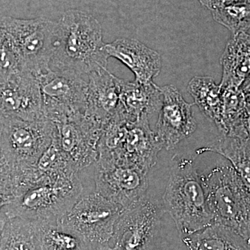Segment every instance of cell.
Returning a JSON list of instances; mask_svg holds the SVG:
<instances>
[{"label": "cell", "instance_id": "obj_27", "mask_svg": "<svg viewBox=\"0 0 250 250\" xmlns=\"http://www.w3.org/2000/svg\"><path fill=\"white\" fill-rule=\"evenodd\" d=\"M23 71L21 60L6 31L0 27V82Z\"/></svg>", "mask_w": 250, "mask_h": 250}, {"label": "cell", "instance_id": "obj_25", "mask_svg": "<svg viewBox=\"0 0 250 250\" xmlns=\"http://www.w3.org/2000/svg\"><path fill=\"white\" fill-rule=\"evenodd\" d=\"M35 166L41 177L56 178L72 177L80 173L62 152L54 139Z\"/></svg>", "mask_w": 250, "mask_h": 250}, {"label": "cell", "instance_id": "obj_4", "mask_svg": "<svg viewBox=\"0 0 250 250\" xmlns=\"http://www.w3.org/2000/svg\"><path fill=\"white\" fill-rule=\"evenodd\" d=\"M83 190L80 173L72 177H42L15 197L3 210L9 218L60 220L78 200Z\"/></svg>", "mask_w": 250, "mask_h": 250}, {"label": "cell", "instance_id": "obj_15", "mask_svg": "<svg viewBox=\"0 0 250 250\" xmlns=\"http://www.w3.org/2000/svg\"><path fill=\"white\" fill-rule=\"evenodd\" d=\"M88 77L85 113L104 127L118 111L123 80L107 68L92 72Z\"/></svg>", "mask_w": 250, "mask_h": 250}, {"label": "cell", "instance_id": "obj_34", "mask_svg": "<svg viewBox=\"0 0 250 250\" xmlns=\"http://www.w3.org/2000/svg\"><path fill=\"white\" fill-rule=\"evenodd\" d=\"M202 6L207 7V9L210 10L212 7V4H213V0H199Z\"/></svg>", "mask_w": 250, "mask_h": 250}, {"label": "cell", "instance_id": "obj_29", "mask_svg": "<svg viewBox=\"0 0 250 250\" xmlns=\"http://www.w3.org/2000/svg\"><path fill=\"white\" fill-rule=\"evenodd\" d=\"M228 136L250 141V104L247 103L246 111L243 118L229 132Z\"/></svg>", "mask_w": 250, "mask_h": 250}, {"label": "cell", "instance_id": "obj_8", "mask_svg": "<svg viewBox=\"0 0 250 250\" xmlns=\"http://www.w3.org/2000/svg\"><path fill=\"white\" fill-rule=\"evenodd\" d=\"M52 123L54 124V140L79 172L98 161L103 125L80 112Z\"/></svg>", "mask_w": 250, "mask_h": 250}, {"label": "cell", "instance_id": "obj_36", "mask_svg": "<svg viewBox=\"0 0 250 250\" xmlns=\"http://www.w3.org/2000/svg\"></svg>", "mask_w": 250, "mask_h": 250}, {"label": "cell", "instance_id": "obj_16", "mask_svg": "<svg viewBox=\"0 0 250 250\" xmlns=\"http://www.w3.org/2000/svg\"><path fill=\"white\" fill-rule=\"evenodd\" d=\"M108 57L123 62L135 75V81L149 83L161 70L160 54L134 39H119L106 44Z\"/></svg>", "mask_w": 250, "mask_h": 250}, {"label": "cell", "instance_id": "obj_33", "mask_svg": "<svg viewBox=\"0 0 250 250\" xmlns=\"http://www.w3.org/2000/svg\"><path fill=\"white\" fill-rule=\"evenodd\" d=\"M95 250H115V249L109 244H105L95 246Z\"/></svg>", "mask_w": 250, "mask_h": 250}, {"label": "cell", "instance_id": "obj_35", "mask_svg": "<svg viewBox=\"0 0 250 250\" xmlns=\"http://www.w3.org/2000/svg\"><path fill=\"white\" fill-rule=\"evenodd\" d=\"M250 83V75L249 77H248V78L247 79V80L246 81H245L244 83H243V84L242 85L248 84V83Z\"/></svg>", "mask_w": 250, "mask_h": 250}, {"label": "cell", "instance_id": "obj_6", "mask_svg": "<svg viewBox=\"0 0 250 250\" xmlns=\"http://www.w3.org/2000/svg\"><path fill=\"white\" fill-rule=\"evenodd\" d=\"M124 208L95 190L83 189L78 200L60 221L85 237L93 246L109 244Z\"/></svg>", "mask_w": 250, "mask_h": 250}, {"label": "cell", "instance_id": "obj_11", "mask_svg": "<svg viewBox=\"0 0 250 250\" xmlns=\"http://www.w3.org/2000/svg\"><path fill=\"white\" fill-rule=\"evenodd\" d=\"M164 211L146 195L139 203L123 210L115 225L111 247L115 250H147Z\"/></svg>", "mask_w": 250, "mask_h": 250}, {"label": "cell", "instance_id": "obj_23", "mask_svg": "<svg viewBox=\"0 0 250 250\" xmlns=\"http://www.w3.org/2000/svg\"><path fill=\"white\" fill-rule=\"evenodd\" d=\"M0 250H42L38 221L9 218L0 238Z\"/></svg>", "mask_w": 250, "mask_h": 250}, {"label": "cell", "instance_id": "obj_12", "mask_svg": "<svg viewBox=\"0 0 250 250\" xmlns=\"http://www.w3.org/2000/svg\"><path fill=\"white\" fill-rule=\"evenodd\" d=\"M46 118L39 78L21 71L0 82V121H34Z\"/></svg>", "mask_w": 250, "mask_h": 250}, {"label": "cell", "instance_id": "obj_17", "mask_svg": "<svg viewBox=\"0 0 250 250\" xmlns=\"http://www.w3.org/2000/svg\"><path fill=\"white\" fill-rule=\"evenodd\" d=\"M162 93L154 82L142 83L123 80L118 113L126 121L134 123L159 113Z\"/></svg>", "mask_w": 250, "mask_h": 250}, {"label": "cell", "instance_id": "obj_28", "mask_svg": "<svg viewBox=\"0 0 250 250\" xmlns=\"http://www.w3.org/2000/svg\"><path fill=\"white\" fill-rule=\"evenodd\" d=\"M14 164L9 153L5 149L0 140V185L11 184Z\"/></svg>", "mask_w": 250, "mask_h": 250}, {"label": "cell", "instance_id": "obj_3", "mask_svg": "<svg viewBox=\"0 0 250 250\" xmlns=\"http://www.w3.org/2000/svg\"><path fill=\"white\" fill-rule=\"evenodd\" d=\"M200 179L213 224L231 230L250 247V191L233 166L220 163Z\"/></svg>", "mask_w": 250, "mask_h": 250}, {"label": "cell", "instance_id": "obj_19", "mask_svg": "<svg viewBox=\"0 0 250 250\" xmlns=\"http://www.w3.org/2000/svg\"><path fill=\"white\" fill-rule=\"evenodd\" d=\"M197 154L213 152L223 156L233 166L250 191V141L221 134L214 142L197 149Z\"/></svg>", "mask_w": 250, "mask_h": 250}, {"label": "cell", "instance_id": "obj_21", "mask_svg": "<svg viewBox=\"0 0 250 250\" xmlns=\"http://www.w3.org/2000/svg\"><path fill=\"white\" fill-rule=\"evenodd\" d=\"M188 92L207 118L216 125L222 132V108L223 93L220 85H217L210 77L195 76L188 84Z\"/></svg>", "mask_w": 250, "mask_h": 250}, {"label": "cell", "instance_id": "obj_13", "mask_svg": "<svg viewBox=\"0 0 250 250\" xmlns=\"http://www.w3.org/2000/svg\"><path fill=\"white\" fill-rule=\"evenodd\" d=\"M162 105L156 125V137L163 149L171 150L197 129V121L192 113L194 104L187 103L173 85L159 87Z\"/></svg>", "mask_w": 250, "mask_h": 250}, {"label": "cell", "instance_id": "obj_18", "mask_svg": "<svg viewBox=\"0 0 250 250\" xmlns=\"http://www.w3.org/2000/svg\"><path fill=\"white\" fill-rule=\"evenodd\" d=\"M220 63L223 67L220 88H241L250 75V34H233L227 43Z\"/></svg>", "mask_w": 250, "mask_h": 250}, {"label": "cell", "instance_id": "obj_22", "mask_svg": "<svg viewBox=\"0 0 250 250\" xmlns=\"http://www.w3.org/2000/svg\"><path fill=\"white\" fill-rule=\"evenodd\" d=\"M42 250H95V246L60 220L38 221Z\"/></svg>", "mask_w": 250, "mask_h": 250}, {"label": "cell", "instance_id": "obj_24", "mask_svg": "<svg viewBox=\"0 0 250 250\" xmlns=\"http://www.w3.org/2000/svg\"><path fill=\"white\" fill-rule=\"evenodd\" d=\"M210 11L215 22L232 34L250 29V0H223L213 4Z\"/></svg>", "mask_w": 250, "mask_h": 250}, {"label": "cell", "instance_id": "obj_32", "mask_svg": "<svg viewBox=\"0 0 250 250\" xmlns=\"http://www.w3.org/2000/svg\"><path fill=\"white\" fill-rule=\"evenodd\" d=\"M241 88L243 90V93H244L247 103L250 104V83L248 84L242 85Z\"/></svg>", "mask_w": 250, "mask_h": 250}, {"label": "cell", "instance_id": "obj_5", "mask_svg": "<svg viewBox=\"0 0 250 250\" xmlns=\"http://www.w3.org/2000/svg\"><path fill=\"white\" fill-rule=\"evenodd\" d=\"M0 27L9 36L23 71L38 77L50 70L57 44L58 22L44 18L4 17L0 21Z\"/></svg>", "mask_w": 250, "mask_h": 250}, {"label": "cell", "instance_id": "obj_31", "mask_svg": "<svg viewBox=\"0 0 250 250\" xmlns=\"http://www.w3.org/2000/svg\"><path fill=\"white\" fill-rule=\"evenodd\" d=\"M8 220H9V218L4 210L3 209L0 210V238H1V233H2L3 229H4L5 225Z\"/></svg>", "mask_w": 250, "mask_h": 250}, {"label": "cell", "instance_id": "obj_26", "mask_svg": "<svg viewBox=\"0 0 250 250\" xmlns=\"http://www.w3.org/2000/svg\"><path fill=\"white\" fill-rule=\"evenodd\" d=\"M222 93L223 108L222 132L220 134L228 135L243 118L246 111L247 102L241 88H224L222 89Z\"/></svg>", "mask_w": 250, "mask_h": 250}, {"label": "cell", "instance_id": "obj_10", "mask_svg": "<svg viewBox=\"0 0 250 250\" xmlns=\"http://www.w3.org/2000/svg\"><path fill=\"white\" fill-rule=\"evenodd\" d=\"M38 78L44 113L49 121L56 122L79 112L85 113L88 82L83 77L50 69Z\"/></svg>", "mask_w": 250, "mask_h": 250}, {"label": "cell", "instance_id": "obj_9", "mask_svg": "<svg viewBox=\"0 0 250 250\" xmlns=\"http://www.w3.org/2000/svg\"><path fill=\"white\" fill-rule=\"evenodd\" d=\"M91 167L94 190L124 209L139 203L147 193L148 172L139 167L98 160Z\"/></svg>", "mask_w": 250, "mask_h": 250}, {"label": "cell", "instance_id": "obj_20", "mask_svg": "<svg viewBox=\"0 0 250 250\" xmlns=\"http://www.w3.org/2000/svg\"><path fill=\"white\" fill-rule=\"evenodd\" d=\"M182 239L188 250H250L241 237L215 224Z\"/></svg>", "mask_w": 250, "mask_h": 250}, {"label": "cell", "instance_id": "obj_30", "mask_svg": "<svg viewBox=\"0 0 250 250\" xmlns=\"http://www.w3.org/2000/svg\"><path fill=\"white\" fill-rule=\"evenodd\" d=\"M14 198L12 184H6L0 185V210L9 205Z\"/></svg>", "mask_w": 250, "mask_h": 250}, {"label": "cell", "instance_id": "obj_1", "mask_svg": "<svg viewBox=\"0 0 250 250\" xmlns=\"http://www.w3.org/2000/svg\"><path fill=\"white\" fill-rule=\"evenodd\" d=\"M100 22L78 9L67 10L58 22L57 41L50 63L52 70L83 77L107 68L109 58Z\"/></svg>", "mask_w": 250, "mask_h": 250}, {"label": "cell", "instance_id": "obj_14", "mask_svg": "<svg viewBox=\"0 0 250 250\" xmlns=\"http://www.w3.org/2000/svg\"><path fill=\"white\" fill-rule=\"evenodd\" d=\"M162 149L155 132L151 129L149 118H143L129 122L116 152L108 159L98 160L134 166L149 172L157 163L158 154Z\"/></svg>", "mask_w": 250, "mask_h": 250}, {"label": "cell", "instance_id": "obj_7", "mask_svg": "<svg viewBox=\"0 0 250 250\" xmlns=\"http://www.w3.org/2000/svg\"><path fill=\"white\" fill-rule=\"evenodd\" d=\"M54 134V124L47 118L0 121V140L14 161V168L35 166L52 144Z\"/></svg>", "mask_w": 250, "mask_h": 250}, {"label": "cell", "instance_id": "obj_2", "mask_svg": "<svg viewBox=\"0 0 250 250\" xmlns=\"http://www.w3.org/2000/svg\"><path fill=\"white\" fill-rule=\"evenodd\" d=\"M163 200L164 209L173 219L181 237L213 225L200 174L192 159L174 158Z\"/></svg>", "mask_w": 250, "mask_h": 250}]
</instances>
